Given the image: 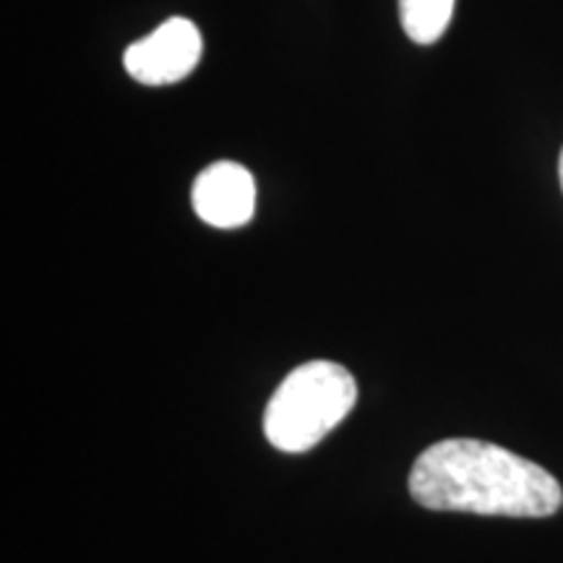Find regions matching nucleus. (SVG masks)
Here are the masks:
<instances>
[{"label": "nucleus", "instance_id": "obj_1", "mask_svg": "<svg viewBox=\"0 0 563 563\" xmlns=\"http://www.w3.org/2000/svg\"><path fill=\"white\" fill-rule=\"evenodd\" d=\"M410 493L433 511L483 517H551L563 490L545 467L481 439H443L412 464Z\"/></svg>", "mask_w": 563, "mask_h": 563}, {"label": "nucleus", "instance_id": "obj_2", "mask_svg": "<svg viewBox=\"0 0 563 563\" xmlns=\"http://www.w3.org/2000/svg\"><path fill=\"white\" fill-rule=\"evenodd\" d=\"M355 399L357 384L344 365L329 361L298 365L266 405V439L279 452H308L347 418Z\"/></svg>", "mask_w": 563, "mask_h": 563}, {"label": "nucleus", "instance_id": "obj_3", "mask_svg": "<svg viewBox=\"0 0 563 563\" xmlns=\"http://www.w3.org/2000/svg\"><path fill=\"white\" fill-rule=\"evenodd\" d=\"M203 40L191 19L173 16L157 30L129 45L123 55L125 74L146 87H165L191 76L199 66Z\"/></svg>", "mask_w": 563, "mask_h": 563}, {"label": "nucleus", "instance_id": "obj_4", "mask_svg": "<svg viewBox=\"0 0 563 563\" xmlns=\"http://www.w3.org/2000/svg\"><path fill=\"white\" fill-rule=\"evenodd\" d=\"M194 211L211 228H243L256 211V180L238 162H214L194 183Z\"/></svg>", "mask_w": 563, "mask_h": 563}, {"label": "nucleus", "instance_id": "obj_5", "mask_svg": "<svg viewBox=\"0 0 563 563\" xmlns=\"http://www.w3.org/2000/svg\"><path fill=\"white\" fill-rule=\"evenodd\" d=\"M454 0H399V21L407 37L418 45H433L449 30Z\"/></svg>", "mask_w": 563, "mask_h": 563}, {"label": "nucleus", "instance_id": "obj_6", "mask_svg": "<svg viewBox=\"0 0 563 563\" xmlns=\"http://www.w3.org/2000/svg\"><path fill=\"white\" fill-rule=\"evenodd\" d=\"M559 175H561V188H563V152H561V165H559Z\"/></svg>", "mask_w": 563, "mask_h": 563}]
</instances>
